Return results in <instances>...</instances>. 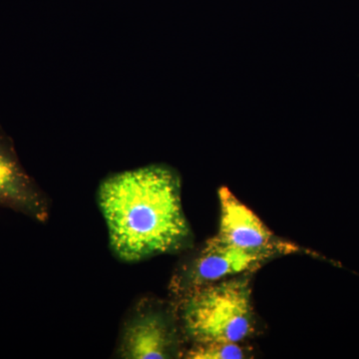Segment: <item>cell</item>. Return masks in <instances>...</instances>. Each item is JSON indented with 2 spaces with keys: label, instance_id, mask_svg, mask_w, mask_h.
Here are the masks:
<instances>
[{
  "label": "cell",
  "instance_id": "obj_5",
  "mask_svg": "<svg viewBox=\"0 0 359 359\" xmlns=\"http://www.w3.org/2000/svg\"><path fill=\"white\" fill-rule=\"evenodd\" d=\"M0 207L46 223L50 200L21 164L11 137L0 126Z\"/></svg>",
  "mask_w": 359,
  "mask_h": 359
},
{
  "label": "cell",
  "instance_id": "obj_1",
  "mask_svg": "<svg viewBox=\"0 0 359 359\" xmlns=\"http://www.w3.org/2000/svg\"><path fill=\"white\" fill-rule=\"evenodd\" d=\"M113 254L137 263L188 249L192 231L182 207L181 178L155 164L110 175L97 194Z\"/></svg>",
  "mask_w": 359,
  "mask_h": 359
},
{
  "label": "cell",
  "instance_id": "obj_6",
  "mask_svg": "<svg viewBox=\"0 0 359 359\" xmlns=\"http://www.w3.org/2000/svg\"><path fill=\"white\" fill-rule=\"evenodd\" d=\"M221 218L217 237L226 244L250 250H273L283 255L299 252L294 245L276 238L250 208L229 190H219Z\"/></svg>",
  "mask_w": 359,
  "mask_h": 359
},
{
  "label": "cell",
  "instance_id": "obj_7",
  "mask_svg": "<svg viewBox=\"0 0 359 359\" xmlns=\"http://www.w3.org/2000/svg\"><path fill=\"white\" fill-rule=\"evenodd\" d=\"M186 358L192 359H243L249 358L247 349L240 342L210 341L192 344L185 353Z\"/></svg>",
  "mask_w": 359,
  "mask_h": 359
},
{
  "label": "cell",
  "instance_id": "obj_2",
  "mask_svg": "<svg viewBox=\"0 0 359 359\" xmlns=\"http://www.w3.org/2000/svg\"><path fill=\"white\" fill-rule=\"evenodd\" d=\"M250 273L194 290L176 304L184 339L242 342L255 332Z\"/></svg>",
  "mask_w": 359,
  "mask_h": 359
},
{
  "label": "cell",
  "instance_id": "obj_4",
  "mask_svg": "<svg viewBox=\"0 0 359 359\" xmlns=\"http://www.w3.org/2000/svg\"><path fill=\"white\" fill-rule=\"evenodd\" d=\"M278 250H250L222 242L218 237L208 240L193 256L175 271L170 290L176 302L188 292L226 278L250 273L266 262L283 256Z\"/></svg>",
  "mask_w": 359,
  "mask_h": 359
},
{
  "label": "cell",
  "instance_id": "obj_3",
  "mask_svg": "<svg viewBox=\"0 0 359 359\" xmlns=\"http://www.w3.org/2000/svg\"><path fill=\"white\" fill-rule=\"evenodd\" d=\"M183 339L174 302L143 297L125 318L116 355L125 359L180 358Z\"/></svg>",
  "mask_w": 359,
  "mask_h": 359
}]
</instances>
